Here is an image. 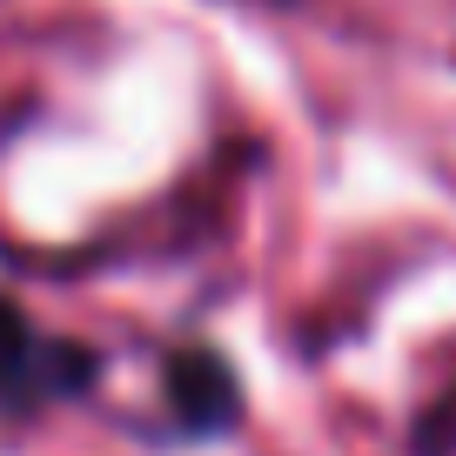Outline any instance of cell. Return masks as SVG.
Instances as JSON below:
<instances>
[{
  "label": "cell",
  "mask_w": 456,
  "mask_h": 456,
  "mask_svg": "<svg viewBox=\"0 0 456 456\" xmlns=\"http://www.w3.org/2000/svg\"><path fill=\"white\" fill-rule=\"evenodd\" d=\"M41 362H47V342L34 329H20L14 309H0V389L7 396H41L47 389Z\"/></svg>",
  "instance_id": "6da1fadb"
}]
</instances>
